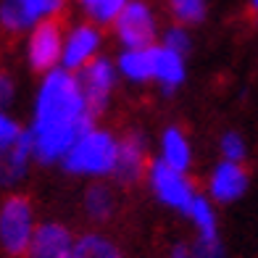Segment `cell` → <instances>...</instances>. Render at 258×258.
I'll return each mask as SVG.
<instances>
[{"label":"cell","instance_id":"1","mask_svg":"<svg viewBox=\"0 0 258 258\" xmlns=\"http://www.w3.org/2000/svg\"><path fill=\"white\" fill-rule=\"evenodd\" d=\"M29 132L34 143V156L42 163L66 158V153L77 145V140L92 132V116L85 108L79 82L66 69L50 72L45 77L37 98V116Z\"/></svg>","mask_w":258,"mask_h":258},{"label":"cell","instance_id":"2","mask_svg":"<svg viewBox=\"0 0 258 258\" xmlns=\"http://www.w3.org/2000/svg\"><path fill=\"white\" fill-rule=\"evenodd\" d=\"M119 143L111 137V132L92 129L90 135L79 137L77 145L66 153L63 166L72 174H113Z\"/></svg>","mask_w":258,"mask_h":258},{"label":"cell","instance_id":"3","mask_svg":"<svg viewBox=\"0 0 258 258\" xmlns=\"http://www.w3.org/2000/svg\"><path fill=\"white\" fill-rule=\"evenodd\" d=\"M34 227L27 195H11L0 206V245L11 258H27L32 250Z\"/></svg>","mask_w":258,"mask_h":258},{"label":"cell","instance_id":"4","mask_svg":"<svg viewBox=\"0 0 258 258\" xmlns=\"http://www.w3.org/2000/svg\"><path fill=\"white\" fill-rule=\"evenodd\" d=\"M63 14L48 16L34 27L32 37H29V66L32 72L45 74L53 72V66L63 58Z\"/></svg>","mask_w":258,"mask_h":258},{"label":"cell","instance_id":"5","mask_svg":"<svg viewBox=\"0 0 258 258\" xmlns=\"http://www.w3.org/2000/svg\"><path fill=\"white\" fill-rule=\"evenodd\" d=\"M148 177H150V184H153L156 195L161 198L163 203L171 206V208H179L182 214L190 216L192 203H195L198 195L192 190V184L184 179L182 171H174L166 161H153L150 163Z\"/></svg>","mask_w":258,"mask_h":258},{"label":"cell","instance_id":"6","mask_svg":"<svg viewBox=\"0 0 258 258\" xmlns=\"http://www.w3.org/2000/svg\"><path fill=\"white\" fill-rule=\"evenodd\" d=\"M82 98H85V108L87 113L95 119L105 111V103H108V92L113 87V69L105 58H92L82 66V72L77 77Z\"/></svg>","mask_w":258,"mask_h":258},{"label":"cell","instance_id":"7","mask_svg":"<svg viewBox=\"0 0 258 258\" xmlns=\"http://www.w3.org/2000/svg\"><path fill=\"white\" fill-rule=\"evenodd\" d=\"M116 34L126 42L132 50H143V48H153L156 40V24L153 16L145 3L132 0L121 8V14L116 16Z\"/></svg>","mask_w":258,"mask_h":258},{"label":"cell","instance_id":"8","mask_svg":"<svg viewBox=\"0 0 258 258\" xmlns=\"http://www.w3.org/2000/svg\"><path fill=\"white\" fill-rule=\"evenodd\" d=\"M150 163L153 161H148L143 135H140L137 129H132V132H126L119 143V156H116L113 177L121 187H132L145 177V171H150Z\"/></svg>","mask_w":258,"mask_h":258},{"label":"cell","instance_id":"9","mask_svg":"<svg viewBox=\"0 0 258 258\" xmlns=\"http://www.w3.org/2000/svg\"><path fill=\"white\" fill-rule=\"evenodd\" d=\"M72 250H74L72 232L50 221V224H42L34 229L29 258H72Z\"/></svg>","mask_w":258,"mask_h":258},{"label":"cell","instance_id":"10","mask_svg":"<svg viewBox=\"0 0 258 258\" xmlns=\"http://www.w3.org/2000/svg\"><path fill=\"white\" fill-rule=\"evenodd\" d=\"M29 156H34L32 132H24L11 148L0 150V184H14L16 179L24 177Z\"/></svg>","mask_w":258,"mask_h":258},{"label":"cell","instance_id":"11","mask_svg":"<svg viewBox=\"0 0 258 258\" xmlns=\"http://www.w3.org/2000/svg\"><path fill=\"white\" fill-rule=\"evenodd\" d=\"M245 187H248V174H245L242 166H237L232 161L219 163L214 177H211V192L221 203H229L234 198H240L245 192Z\"/></svg>","mask_w":258,"mask_h":258},{"label":"cell","instance_id":"12","mask_svg":"<svg viewBox=\"0 0 258 258\" xmlns=\"http://www.w3.org/2000/svg\"><path fill=\"white\" fill-rule=\"evenodd\" d=\"M98 42H100V34H98L95 27H90V24L77 27L72 32V37H69L66 53H63V66L69 72H74V69L92 61V53L98 50Z\"/></svg>","mask_w":258,"mask_h":258},{"label":"cell","instance_id":"13","mask_svg":"<svg viewBox=\"0 0 258 258\" xmlns=\"http://www.w3.org/2000/svg\"><path fill=\"white\" fill-rule=\"evenodd\" d=\"M156 79L163 82V90L174 92V87L184 79V66H182V55H177L174 50H169L166 45L156 48Z\"/></svg>","mask_w":258,"mask_h":258},{"label":"cell","instance_id":"14","mask_svg":"<svg viewBox=\"0 0 258 258\" xmlns=\"http://www.w3.org/2000/svg\"><path fill=\"white\" fill-rule=\"evenodd\" d=\"M121 72L129 79L145 82L150 77H156V48H143V50H129L121 55Z\"/></svg>","mask_w":258,"mask_h":258},{"label":"cell","instance_id":"15","mask_svg":"<svg viewBox=\"0 0 258 258\" xmlns=\"http://www.w3.org/2000/svg\"><path fill=\"white\" fill-rule=\"evenodd\" d=\"M163 161L174 171H182V174L190 166V145H187L184 135L177 126H169L166 135H163Z\"/></svg>","mask_w":258,"mask_h":258},{"label":"cell","instance_id":"16","mask_svg":"<svg viewBox=\"0 0 258 258\" xmlns=\"http://www.w3.org/2000/svg\"><path fill=\"white\" fill-rule=\"evenodd\" d=\"M72 258H121V253L108 237L90 232V234H82L74 242Z\"/></svg>","mask_w":258,"mask_h":258},{"label":"cell","instance_id":"17","mask_svg":"<svg viewBox=\"0 0 258 258\" xmlns=\"http://www.w3.org/2000/svg\"><path fill=\"white\" fill-rule=\"evenodd\" d=\"M85 208H87V214L95 219V221L111 219L113 208H116V201H113L111 187H108V184H103V182L90 184V187H87V192H85Z\"/></svg>","mask_w":258,"mask_h":258},{"label":"cell","instance_id":"18","mask_svg":"<svg viewBox=\"0 0 258 258\" xmlns=\"http://www.w3.org/2000/svg\"><path fill=\"white\" fill-rule=\"evenodd\" d=\"M29 24H32V19L21 0H3L0 3V32L6 37H19Z\"/></svg>","mask_w":258,"mask_h":258},{"label":"cell","instance_id":"19","mask_svg":"<svg viewBox=\"0 0 258 258\" xmlns=\"http://www.w3.org/2000/svg\"><path fill=\"white\" fill-rule=\"evenodd\" d=\"M190 216L195 219V224H198V229H201L203 240H214L216 237V216H214V211H211L206 198H195Z\"/></svg>","mask_w":258,"mask_h":258},{"label":"cell","instance_id":"20","mask_svg":"<svg viewBox=\"0 0 258 258\" xmlns=\"http://www.w3.org/2000/svg\"><path fill=\"white\" fill-rule=\"evenodd\" d=\"M171 14L179 24H198L206 16V0H171Z\"/></svg>","mask_w":258,"mask_h":258},{"label":"cell","instance_id":"21","mask_svg":"<svg viewBox=\"0 0 258 258\" xmlns=\"http://www.w3.org/2000/svg\"><path fill=\"white\" fill-rule=\"evenodd\" d=\"M87 8V14L100 21V24H108V21H113L116 16L121 14V8L126 6L124 0H82Z\"/></svg>","mask_w":258,"mask_h":258},{"label":"cell","instance_id":"22","mask_svg":"<svg viewBox=\"0 0 258 258\" xmlns=\"http://www.w3.org/2000/svg\"><path fill=\"white\" fill-rule=\"evenodd\" d=\"M21 135H24V132H21V126L14 119H8L6 113H0V150L11 148Z\"/></svg>","mask_w":258,"mask_h":258},{"label":"cell","instance_id":"23","mask_svg":"<svg viewBox=\"0 0 258 258\" xmlns=\"http://www.w3.org/2000/svg\"><path fill=\"white\" fill-rule=\"evenodd\" d=\"M221 150H224V156L232 163H237L240 158H245V145H242L240 135H234V132H227L224 137H221Z\"/></svg>","mask_w":258,"mask_h":258},{"label":"cell","instance_id":"24","mask_svg":"<svg viewBox=\"0 0 258 258\" xmlns=\"http://www.w3.org/2000/svg\"><path fill=\"white\" fill-rule=\"evenodd\" d=\"M192 258H224V248H221L219 237L214 240H198V245L192 248Z\"/></svg>","mask_w":258,"mask_h":258},{"label":"cell","instance_id":"25","mask_svg":"<svg viewBox=\"0 0 258 258\" xmlns=\"http://www.w3.org/2000/svg\"><path fill=\"white\" fill-rule=\"evenodd\" d=\"M166 48H169V50H174L177 55H184L187 50H190V37L184 34V29L174 27V29H169V32H166Z\"/></svg>","mask_w":258,"mask_h":258},{"label":"cell","instance_id":"26","mask_svg":"<svg viewBox=\"0 0 258 258\" xmlns=\"http://www.w3.org/2000/svg\"><path fill=\"white\" fill-rule=\"evenodd\" d=\"M11 98H14V82H11L6 72H0V108H6Z\"/></svg>","mask_w":258,"mask_h":258},{"label":"cell","instance_id":"27","mask_svg":"<svg viewBox=\"0 0 258 258\" xmlns=\"http://www.w3.org/2000/svg\"><path fill=\"white\" fill-rule=\"evenodd\" d=\"M169 258H192V253L187 250V245H174V250Z\"/></svg>","mask_w":258,"mask_h":258},{"label":"cell","instance_id":"28","mask_svg":"<svg viewBox=\"0 0 258 258\" xmlns=\"http://www.w3.org/2000/svg\"><path fill=\"white\" fill-rule=\"evenodd\" d=\"M253 8H255V11H258V0H253Z\"/></svg>","mask_w":258,"mask_h":258}]
</instances>
